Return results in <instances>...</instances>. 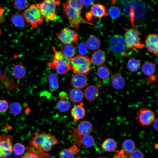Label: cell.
I'll list each match as a JSON object with an SVG mask.
<instances>
[{"instance_id":"cell-1","label":"cell","mask_w":158,"mask_h":158,"mask_svg":"<svg viewBox=\"0 0 158 158\" xmlns=\"http://www.w3.org/2000/svg\"><path fill=\"white\" fill-rule=\"evenodd\" d=\"M82 0H68L63 5V13L68 19L71 27L76 30L80 25L87 23L81 16V11L84 7Z\"/></svg>"},{"instance_id":"cell-2","label":"cell","mask_w":158,"mask_h":158,"mask_svg":"<svg viewBox=\"0 0 158 158\" xmlns=\"http://www.w3.org/2000/svg\"><path fill=\"white\" fill-rule=\"evenodd\" d=\"M31 144L33 146L43 152L50 151L59 142L55 137L45 132H34L32 138Z\"/></svg>"},{"instance_id":"cell-3","label":"cell","mask_w":158,"mask_h":158,"mask_svg":"<svg viewBox=\"0 0 158 158\" xmlns=\"http://www.w3.org/2000/svg\"><path fill=\"white\" fill-rule=\"evenodd\" d=\"M70 59V65L75 73L87 74L91 71L92 62L87 56L78 54Z\"/></svg>"},{"instance_id":"cell-4","label":"cell","mask_w":158,"mask_h":158,"mask_svg":"<svg viewBox=\"0 0 158 158\" xmlns=\"http://www.w3.org/2000/svg\"><path fill=\"white\" fill-rule=\"evenodd\" d=\"M23 16L25 21L35 28L41 25L44 20L39 9L35 4L31 5L25 10Z\"/></svg>"},{"instance_id":"cell-5","label":"cell","mask_w":158,"mask_h":158,"mask_svg":"<svg viewBox=\"0 0 158 158\" xmlns=\"http://www.w3.org/2000/svg\"><path fill=\"white\" fill-rule=\"evenodd\" d=\"M140 32L133 28H127L124 35V41L126 49L135 51L145 46L139 39Z\"/></svg>"},{"instance_id":"cell-6","label":"cell","mask_w":158,"mask_h":158,"mask_svg":"<svg viewBox=\"0 0 158 158\" xmlns=\"http://www.w3.org/2000/svg\"><path fill=\"white\" fill-rule=\"evenodd\" d=\"M60 1L45 0L36 5L44 18L48 20L54 19L56 16V8L59 5Z\"/></svg>"},{"instance_id":"cell-7","label":"cell","mask_w":158,"mask_h":158,"mask_svg":"<svg viewBox=\"0 0 158 158\" xmlns=\"http://www.w3.org/2000/svg\"><path fill=\"white\" fill-rule=\"evenodd\" d=\"M155 118L154 112L149 109L142 108L139 109L136 113L135 119L142 126L150 125Z\"/></svg>"},{"instance_id":"cell-8","label":"cell","mask_w":158,"mask_h":158,"mask_svg":"<svg viewBox=\"0 0 158 158\" xmlns=\"http://www.w3.org/2000/svg\"><path fill=\"white\" fill-rule=\"evenodd\" d=\"M57 36L61 42L63 44H71L77 42L79 40L76 32L68 27L64 28Z\"/></svg>"},{"instance_id":"cell-9","label":"cell","mask_w":158,"mask_h":158,"mask_svg":"<svg viewBox=\"0 0 158 158\" xmlns=\"http://www.w3.org/2000/svg\"><path fill=\"white\" fill-rule=\"evenodd\" d=\"M12 136L10 135H0V157H5L10 155L13 151Z\"/></svg>"},{"instance_id":"cell-10","label":"cell","mask_w":158,"mask_h":158,"mask_svg":"<svg viewBox=\"0 0 158 158\" xmlns=\"http://www.w3.org/2000/svg\"><path fill=\"white\" fill-rule=\"evenodd\" d=\"M109 49L112 52L116 53L124 54L126 49L124 38L121 36L115 35L111 38Z\"/></svg>"},{"instance_id":"cell-11","label":"cell","mask_w":158,"mask_h":158,"mask_svg":"<svg viewBox=\"0 0 158 158\" xmlns=\"http://www.w3.org/2000/svg\"><path fill=\"white\" fill-rule=\"evenodd\" d=\"M145 45L148 53L153 54L156 56L158 54V37L157 34H149L145 41Z\"/></svg>"},{"instance_id":"cell-12","label":"cell","mask_w":158,"mask_h":158,"mask_svg":"<svg viewBox=\"0 0 158 158\" xmlns=\"http://www.w3.org/2000/svg\"><path fill=\"white\" fill-rule=\"evenodd\" d=\"M88 79L85 74L76 73L72 78L71 83L75 88L78 89L84 88L87 84Z\"/></svg>"},{"instance_id":"cell-13","label":"cell","mask_w":158,"mask_h":158,"mask_svg":"<svg viewBox=\"0 0 158 158\" xmlns=\"http://www.w3.org/2000/svg\"><path fill=\"white\" fill-rule=\"evenodd\" d=\"M6 68L4 72L0 69V81L4 86L9 90L13 89L17 90L20 83H15L13 78H11L6 74Z\"/></svg>"},{"instance_id":"cell-14","label":"cell","mask_w":158,"mask_h":158,"mask_svg":"<svg viewBox=\"0 0 158 158\" xmlns=\"http://www.w3.org/2000/svg\"><path fill=\"white\" fill-rule=\"evenodd\" d=\"M92 16L100 18L108 15L105 7L100 4H94L91 7L90 11Z\"/></svg>"},{"instance_id":"cell-15","label":"cell","mask_w":158,"mask_h":158,"mask_svg":"<svg viewBox=\"0 0 158 158\" xmlns=\"http://www.w3.org/2000/svg\"><path fill=\"white\" fill-rule=\"evenodd\" d=\"M111 83L114 89L120 90L124 87L126 81L123 77L120 74L116 73L113 74L111 76Z\"/></svg>"},{"instance_id":"cell-16","label":"cell","mask_w":158,"mask_h":158,"mask_svg":"<svg viewBox=\"0 0 158 158\" xmlns=\"http://www.w3.org/2000/svg\"><path fill=\"white\" fill-rule=\"evenodd\" d=\"M106 54L103 50L99 49L95 51L92 54L91 59L92 63L97 66L103 65L106 60Z\"/></svg>"},{"instance_id":"cell-17","label":"cell","mask_w":158,"mask_h":158,"mask_svg":"<svg viewBox=\"0 0 158 158\" xmlns=\"http://www.w3.org/2000/svg\"><path fill=\"white\" fill-rule=\"evenodd\" d=\"M92 129L93 126L90 122L83 121L79 123L76 130L80 135L84 136L89 135Z\"/></svg>"},{"instance_id":"cell-18","label":"cell","mask_w":158,"mask_h":158,"mask_svg":"<svg viewBox=\"0 0 158 158\" xmlns=\"http://www.w3.org/2000/svg\"><path fill=\"white\" fill-rule=\"evenodd\" d=\"M99 90L98 88L95 85L88 86L84 92V95L85 98L90 101L95 100L99 96Z\"/></svg>"},{"instance_id":"cell-19","label":"cell","mask_w":158,"mask_h":158,"mask_svg":"<svg viewBox=\"0 0 158 158\" xmlns=\"http://www.w3.org/2000/svg\"><path fill=\"white\" fill-rule=\"evenodd\" d=\"M71 114L74 121H77L84 117L85 115V110L81 104L77 105L72 109Z\"/></svg>"},{"instance_id":"cell-20","label":"cell","mask_w":158,"mask_h":158,"mask_svg":"<svg viewBox=\"0 0 158 158\" xmlns=\"http://www.w3.org/2000/svg\"><path fill=\"white\" fill-rule=\"evenodd\" d=\"M117 145L116 141L113 139L109 138L105 140L101 145L102 149L105 151L111 152L117 149Z\"/></svg>"},{"instance_id":"cell-21","label":"cell","mask_w":158,"mask_h":158,"mask_svg":"<svg viewBox=\"0 0 158 158\" xmlns=\"http://www.w3.org/2000/svg\"><path fill=\"white\" fill-rule=\"evenodd\" d=\"M70 100L73 102L78 103L81 102L83 99L84 94L80 89L73 88L71 89L69 93Z\"/></svg>"},{"instance_id":"cell-22","label":"cell","mask_w":158,"mask_h":158,"mask_svg":"<svg viewBox=\"0 0 158 158\" xmlns=\"http://www.w3.org/2000/svg\"><path fill=\"white\" fill-rule=\"evenodd\" d=\"M26 72L25 67L20 64L15 65L12 69V73L14 76L16 78L19 79L25 78Z\"/></svg>"},{"instance_id":"cell-23","label":"cell","mask_w":158,"mask_h":158,"mask_svg":"<svg viewBox=\"0 0 158 158\" xmlns=\"http://www.w3.org/2000/svg\"><path fill=\"white\" fill-rule=\"evenodd\" d=\"M78 150L75 146L73 145L68 148H65L60 151L59 154V158H74L75 152Z\"/></svg>"},{"instance_id":"cell-24","label":"cell","mask_w":158,"mask_h":158,"mask_svg":"<svg viewBox=\"0 0 158 158\" xmlns=\"http://www.w3.org/2000/svg\"><path fill=\"white\" fill-rule=\"evenodd\" d=\"M101 41L100 39L97 37L92 35L87 40L86 45L90 50H94L98 49L100 45Z\"/></svg>"},{"instance_id":"cell-25","label":"cell","mask_w":158,"mask_h":158,"mask_svg":"<svg viewBox=\"0 0 158 158\" xmlns=\"http://www.w3.org/2000/svg\"><path fill=\"white\" fill-rule=\"evenodd\" d=\"M141 65L140 60L135 58L130 59L127 64V69L132 72H135L138 70Z\"/></svg>"},{"instance_id":"cell-26","label":"cell","mask_w":158,"mask_h":158,"mask_svg":"<svg viewBox=\"0 0 158 158\" xmlns=\"http://www.w3.org/2000/svg\"><path fill=\"white\" fill-rule=\"evenodd\" d=\"M141 71L144 75L150 76L154 73L155 71V66L151 62H147L142 65Z\"/></svg>"},{"instance_id":"cell-27","label":"cell","mask_w":158,"mask_h":158,"mask_svg":"<svg viewBox=\"0 0 158 158\" xmlns=\"http://www.w3.org/2000/svg\"><path fill=\"white\" fill-rule=\"evenodd\" d=\"M11 20L15 26L18 28L23 27L25 24V21L23 16L19 13L13 14L11 17Z\"/></svg>"},{"instance_id":"cell-28","label":"cell","mask_w":158,"mask_h":158,"mask_svg":"<svg viewBox=\"0 0 158 158\" xmlns=\"http://www.w3.org/2000/svg\"><path fill=\"white\" fill-rule=\"evenodd\" d=\"M61 52L67 57L71 58L74 55L75 50L74 47L70 44H62L61 46Z\"/></svg>"},{"instance_id":"cell-29","label":"cell","mask_w":158,"mask_h":158,"mask_svg":"<svg viewBox=\"0 0 158 158\" xmlns=\"http://www.w3.org/2000/svg\"><path fill=\"white\" fill-rule=\"evenodd\" d=\"M135 144L133 140L130 139L125 140L122 144V150L126 154H129L134 150Z\"/></svg>"},{"instance_id":"cell-30","label":"cell","mask_w":158,"mask_h":158,"mask_svg":"<svg viewBox=\"0 0 158 158\" xmlns=\"http://www.w3.org/2000/svg\"><path fill=\"white\" fill-rule=\"evenodd\" d=\"M71 105V102L68 100H61L57 103L56 107L61 112H66L69 110Z\"/></svg>"},{"instance_id":"cell-31","label":"cell","mask_w":158,"mask_h":158,"mask_svg":"<svg viewBox=\"0 0 158 158\" xmlns=\"http://www.w3.org/2000/svg\"><path fill=\"white\" fill-rule=\"evenodd\" d=\"M97 73L99 78L102 79H105L109 76L110 72L108 67L102 65L99 66L97 68Z\"/></svg>"},{"instance_id":"cell-32","label":"cell","mask_w":158,"mask_h":158,"mask_svg":"<svg viewBox=\"0 0 158 158\" xmlns=\"http://www.w3.org/2000/svg\"><path fill=\"white\" fill-rule=\"evenodd\" d=\"M10 112L14 115H18L23 110L22 105L20 103L15 102L11 103L9 106Z\"/></svg>"},{"instance_id":"cell-33","label":"cell","mask_w":158,"mask_h":158,"mask_svg":"<svg viewBox=\"0 0 158 158\" xmlns=\"http://www.w3.org/2000/svg\"><path fill=\"white\" fill-rule=\"evenodd\" d=\"M48 81L50 88L53 90H57L59 87L58 78L55 74L51 73L48 76Z\"/></svg>"},{"instance_id":"cell-34","label":"cell","mask_w":158,"mask_h":158,"mask_svg":"<svg viewBox=\"0 0 158 158\" xmlns=\"http://www.w3.org/2000/svg\"><path fill=\"white\" fill-rule=\"evenodd\" d=\"M81 143L86 147H90L94 145L95 140L92 136L89 135L83 136L80 141Z\"/></svg>"},{"instance_id":"cell-35","label":"cell","mask_w":158,"mask_h":158,"mask_svg":"<svg viewBox=\"0 0 158 158\" xmlns=\"http://www.w3.org/2000/svg\"><path fill=\"white\" fill-rule=\"evenodd\" d=\"M108 15L112 18L116 19L119 17L121 13L120 9L116 6H112L109 9L108 11Z\"/></svg>"},{"instance_id":"cell-36","label":"cell","mask_w":158,"mask_h":158,"mask_svg":"<svg viewBox=\"0 0 158 158\" xmlns=\"http://www.w3.org/2000/svg\"><path fill=\"white\" fill-rule=\"evenodd\" d=\"M25 148L23 144L21 143H16L13 147V151L15 154L18 156L22 155L24 153Z\"/></svg>"},{"instance_id":"cell-37","label":"cell","mask_w":158,"mask_h":158,"mask_svg":"<svg viewBox=\"0 0 158 158\" xmlns=\"http://www.w3.org/2000/svg\"><path fill=\"white\" fill-rule=\"evenodd\" d=\"M13 4L15 8L17 9L23 10L27 7L28 2L26 0H15L14 1Z\"/></svg>"},{"instance_id":"cell-38","label":"cell","mask_w":158,"mask_h":158,"mask_svg":"<svg viewBox=\"0 0 158 158\" xmlns=\"http://www.w3.org/2000/svg\"><path fill=\"white\" fill-rule=\"evenodd\" d=\"M129 158H144V156L142 152L139 150H134L129 154Z\"/></svg>"},{"instance_id":"cell-39","label":"cell","mask_w":158,"mask_h":158,"mask_svg":"<svg viewBox=\"0 0 158 158\" xmlns=\"http://www.w3.org/2000/svg\"><path fill=\"white\" fill-rule=\"evenodd\" d=\"M9 107L8 102L5 99H0V113L6 111Z\"/></svg>"},{"instance_id":"cell-40","label":"cell","mask_w":158,"mask_h":158,"mask_svg":"<svg viewBox=\"0 0 158 158\" xmlns=\"http://www.w3.org/2000/svg\"><path fill=\"white\" fill-rule=\"evenodd\" d=\"M78 50L80 54L84 55L86 54L87 49L86 44L84 42L80 43L78 46Z\"/></svg>"},{"instance_id":"cell-41","label":"cell","mask_w":158,"mask_h":158,"mask_svg":"<svg viewBox=\"0 0 158 158\" xmlns=\"http://www.w3.org/2000/svg\"><path fill=\"white\" fill-rule=\"evenodd\" d=\"M122 150L117 151L113 158H129L128 155Z\"/></svg>"},{"instance_id":"cell-42","label":"cell","mask_w":158,"mask_h":158,"mask_svg":"<svg viewBox=\"0 0 158 158\" xmlns=\"http://www.w3.org/2000/svg\"><path fill=\"white\" fill-rule=\"evenodd\" d=\"M21 158H40V157L35 153L30 152L26 155L23 156Z\"/></svg>"},{"instance_id":"cell-43","label":"cell","mask_w":158,"mask_h":158,"mask_svg":"<svg viewBox=\"0 0 158 158\" xmlns=\"http://www.w3.org/2000/svg\"><path fill=\"white\" fill-rule=\"evenodd\" d=\"M82 2L84 5L90 6L93 5L94 4L95 1L93 0H82Z\"/></svg>"},{"instance_id":"cell-44","label":"cell","mask_w":158,"mask_h":158,"mask_svg":"<svg viewBox=\"0 0 158 158\" xmlns=\"http://www.w3.org/2000/svg\"><path fill=\"white\" fill-rule=\"evenodd\" d=\"M158 118H157L154 119L152 122L153 128L157 131H158Z\"/></svg>"},{"instance_id":"cell-45","label":"cell","mask_w":158,"mask_h":158,"mask_svg":"<svg viewBox=\"0 0 158 158\" xmlns=\"http://www.w3.org/2000/svg\"><path fill=\"white\" fill-rule=\"evenodd\" d=\"M59 97L61 100H64L67 97L66 93L65 92H62L59 93Z\"/></svg>"},{"instance_id":"cell-46","label":"cell","mask_w":158,"mask_h":158,"mask_svg":"<svg viewBox=\"0 0 158 158\" xmlns=\"http://www.w3.org/2000/svg\"><path fill=\"white\" fill-rule=\"evenodd\" d=\"M85 16L86 18L89 20H90L92 16L90 11H89L87 13Z\"/></svg>"},{"instance_id":"cell-47","label":"cell","mask_w":158,"mask_h":158,"mask_svg":"<svg viewBox=\"0 0 158 158\" xmlns=\"http://www.w3.org/2000/svg\"><path fill=\"white\" fill-rule=\"evenodd\" d=\"M1 30L0 28V35H1Z\"/></svg>"},{"instance_id":"cell-48","label":"cell","mask_w":158,"mask_h":158,"mask_svg":"<svg viewBox=\"0 0 158 158\" xmlns=\"http://www.w3.org/2000/svg\"><path fill=\"white\" fill-rule=\"evenodd\" d=\"M104 158H104H101V157H100V158Z\"/></svg>"},{"instance_id":"cell-49","label":"cell","mask_w":158,"mask_h":158,"mask_svg":"<svg viewBox=\"0 0 158 158\" xmlns=\"http://www.w3.org/2000/svg\"><path fill=\"white\" fill-rule=\"evenodd\" d=\"M86 158V157H85V158Z\"/></svg>"}]
</instances>
